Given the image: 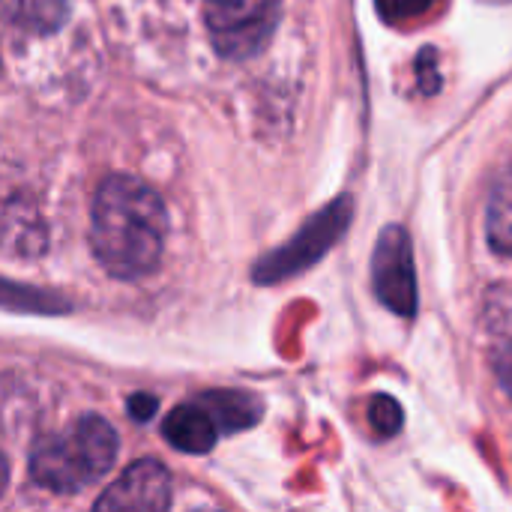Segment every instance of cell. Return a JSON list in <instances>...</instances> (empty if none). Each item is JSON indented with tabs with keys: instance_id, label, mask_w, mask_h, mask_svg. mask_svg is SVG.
<instances>
[{
	"instance_id": "1",
	"label": "cell",
	"mask_w": 512,
	"mask_h": 512,
	"mask_svg": "<svg viewBox=\"0 0 512 512\" xmlns=\"http://www.w3.org/2000/svg\"><path fill=\"white\" fill-rule=\"evenodd\" d=\"M168 213L162 198L135 177H108L90 216V243L114 279H141L162 261Z\"/></svg>"
},
{
	"instance_id": "2",
	"label": "cell",
	"mask_w": 512,
	"mask_h": 512,
	"mask_svg": "<svg viewBox=\"0 0 512 512\" xmlns=\"http://www.w3.org/2000/svg\"><path fill=\"white\" fill-rule=\"evenodd\" d=\"M117 459V435L102 417H81L75 426L42 438L30 453V477L48 492L72 495L96 486Z\"/></svg>"
},
{
	"instance_id": "3",
	"label": "cell",
	"mask_w": 512,
	"mask_h": 512,
	"mask_svg": "<svg viewBox=\"0 0 512 512\" xmlns=\"http://www.w3.org/2000/svg\"><path fill=\"white\" fill-rule=\"evenodd\" d=\"M204 18L219 54L243 60L267 45L279 0H204Z\"/></svg>"
},
{
	"instance_id": "4",
	"label": "cell",
	"mask_w": 512,
	"mask_h": 512,
	"mask_svg": "<svg viewBox=\"0 0 512 512\" xmlns=\"http://www.w3.org/2000/svg\"><path fill=\"white\" fill-rule=\"evenodd\" d=\"M348 222H351V198L333 201L324 213H318L312 222H306V228L291 243H285L279 252L264 258L255 267V279L258 282H279V279H288V276L306 270L342 237Z\"/></svg>"
},
{
	"instance_id": "5",
	"label": "cell",
	"mask_w": 512,
	"mask_h": 512,
	"mask_svg": "<svg viewBox=\"0 0 512 512\" xmlns=\"http://www.w3.org/2000/svg\"><path fill=\"white\" fill-rule=\"evenodd\" d=\"M372 282L375 294L387 309L402 318L417 315V276H414V255L411 240L402 225H387L378 237L375 258H372Z\"/></svg>"
},
{
	"instance_id": "6",
	"label": "cell",
	"mask_w": 512,
	"mask_h": 512,
	"mask_svg": "<svg viewBox=\"0 0 512 512\" xmlns=\"http://www.w3.org/2000/svg\"><path fill=\"white\" fill-rule=\"evenodd\" d=\"M171 504V477L168 471L147 459L129 465L120 480L105 489V495L96 501V510L117 512H156Z\"/></svg>"
},
{
	"instance_id": "7",
	"label": "cell",
	"mask_w": 512,
	"mask_h": 512,
	"mask_svg": "<svg viewBox=\"0 0 512 512\" xmlns=\"http://www.w3.org/2000/svg\"><path fill=\"white\" fill-rule=\"evenodd\" d=\"M168 444L180 453H192V456H201V453H210L213 444H216V423L213 417L207 414V408L198 402V405H177L168 417H165V426H162Z\"/></svg>"
},
{
	"instance_id": "8",
	"label": "cell",
	"mask_w": 512,
	"mask_h": 512,
	"mask_svg": "<svg viewBox=\"0 0 512 512\" xmlns=\"http://www.w3.org/2000/svg\"><path fill=\"white\" fill-rule=\"evenodd\" d=\"M0 21L24 33H48L66 21V0H0Z\"/></svg>"
},
{
	"instance_id": "9",
	"label": "cell",
	"mask_w": 512,
	"mask_h": 512,
	"mask_svg": "<svg viewBox=\"0 0 512 512\" xmlns=\"http://www.w3.org/2000/svg\"><path fill=\"white\" fill-rule=\"evenodd\" d=\"M201 405L207 408V414L213 417L216 429H222V432L249 429V426H255L258 417H261L258 399H252L249 393H237V390L204 393V396H201Z\"/></svg>"
},
{
	"instance_id": "10",
	"label": "cell",
	"mask_w": 512,
	"mask_h": 512,
	"mask_svg": "<svg viewBox=\"0 0 512 512\" xmlns=\"http://www.w3.org/2000/svg\"><path fill=\"white\" fill-rule=\"evenodd\" d=\"M489 243L495 252L512 258V183L501 186L489 204Z\"/></svg>"
},
{
	"instance_id": "11",
	"label": "cell",
	"mask_w": 512,
	"mask_h": 512,
	"mask_svg": "<svg viewBox=\"0 0 512 512\" xmlns=\"http://www.w3.org/2000/svg\"><path fill=\"white\" fill-rule=\"evenodd\" d=\"M369 423L381 438H393L402 429V408L390 396H375L369 405Z\"/></svg>"
},
{
	"instance_id": "12",
	"label": "cell",
	"mask_w": 512,
	"mask_h": 512,
	"mask_svg": "<svg viewBox=\"0 0 512 512\" xmlns=\"http://www.w3.org/2000/svg\"><path fill=\"white\" fill-rule=\"evenodd\" d=\"M429 3H432V0H378L384 18H390V21L414 18V15H420V12H426Z\"/></svg>"
},
{
	"instance_id": "13",
	"label": "cell",
	"mask_w": 512,
	"mask_h": 512,
	"mask_svg": "<svg viewBox=\"0 0 512 512\" xmlns=\"http://www.w3.org/2000/svg\"><path fill=\"white\" fill-rule=\"evenodd\" d=\"M156 408H159V402L153 399V396H147V393H138V396H132L129 399V414L141 423V420H150L153 414H156Z\"/></svg>"
},
{
	"instance_id": "14",
	"label": "cell",
	"mask_w": 512,
	"mask_h": 512,
	"mask_svg": "<svg viewBox=\"0 0 512 512\" xmlns=\"http://www.w3.org/2000/svg\"><path fill=\"white\" fill-rule=\"evenodd\" d=\"M495 372H498L501 387H504V390L512 396V348H507V351H501V354H498V360H495Z\"/></svg>"
},
{
	"instance_id": "15",
	"label": "cell",
	"mask_w": 512,
	"mask_h": 512,
	"mask_svg": "<svg viewBox=\"0 0 512 512\" xmlns=\"http://www.w3.org/2000/svg\"><path fill=\"white\" fill-rule=\"evenodd\" d=\"M6 480H9V468H6V462H3V456H0V492L6 489Z\"/></svg>"
},
{
	"instance_id": "16",
	"label": "cell",
	"mask_w": 512,
	"mask_h": 512,
	"mask_svg": "<svg viewBox=\"0 0 512 512\" xmlns=\"http://www.w3.org/2000/svg\"><path fill=\"white\" fill-rule=\"evenodd\" d=\"M495 3H504V0H495Z\"/></svg>"
}]
</instances>
